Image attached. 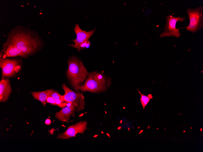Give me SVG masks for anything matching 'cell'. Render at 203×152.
<instances>
[{
	"instance_id": "1",
	"label": "cell",
	"mask_w": 203,
	"mask_h": 152,
	"mask_svg": "<svg viewBox=\"0 0 203 152\" xmlns=\"http://www.w3.org/2000/svg\"><path fill=\"white\" fill-rule=\"evenodd\" d=\"M6 42L20 50L26 57L35 52L40 43L37 35L21 26H18L11 31Z\"/></svg>"
},
{
	"instance_id": "2",
	"label": "cell",
	"mask_w": 203,
	"mask_h": 152,
	"mask_svg": "<svg viewBox=\"0 0 203 152\" xmlns=\"http://www.w3.org/2000/svg\"><path fill=\"white\" fill-rule=\"evenodd\" d=\"M67 76L72 86L76 91L87 76L88 73L83 62L77 57L73 56L69 59Z\"/></svg>"
},
{
	"instance_id": "3",
	"label": "cell",
	"mask_w": 203,
	"mask_h": 152,
	"mask_svg": "<svg viewBox=\"0 0 203 152\" xmlns=\"http://www.w3.org/2000/svg\"><path fill=\"white\" fill-rule=\"evenodd\" d=\"M186 12L189 20V25L185 27L188 31L195 33L203 28V7L201 6L194 8H187Z\"/></svg>"
},
{
	"instance_id": "4",
	"label": "cell",
	"mask_w": 203,
	"mask_h": 152,
	"mask_svg": "<svg viewBox=\"0 0 203 152\" xmlns=\"http://www.w3.org/2000/svg\"><path fill=\"white\" fill-rule=\"evenodd\" d=\"M65 93L61 96V98L66 103H70L76 107V111L79 112L84 108L85 105L84 98L83 94L76 93L67 87L65 83L62 85Z\"/></svg>"
},
{
	"instance_id": "5",
	"label": "cell",
	"mask_w": 203,
	"mask_h": 152,
	"mask_svg": "<svg viewBox=\"0 0 203 152\" xmlns=\"http://www.w3.org/2000/svg\"><path fill=\"white\" fill-rule=\"evenodd\" d=\"M0 66L2 69V79L12 76L20 69L21 67L16 59L3 57V53H0Z\"/></svg>"
},
{
	"instance_id": "6",
	"label": "cell",
	"mask_w": 203,
	"mask_h": 152,
	"mask_svg": "<svg viewBox=\"0 0 203 152\" xmlns=\"http://www.w3.org/2000/svg\"><path fill=\"white\" fill-rule=\"evenodd\" d=\"M181 17H175L171 15L166 16V24L162 32L160 35V37L172 36L178 38L181 34L179 31L180 28L177 29L176 25L177 22H183L186 19Z\"/></svg>"
},
{
	"instance_id": "7",
	"label": "cell",
	"mask_w": 203,
	"mask_h": 152,
	"mask_svg": "<svg viewBox=\"0 0 203 152\" xmlns=\"http://www.w3.org/2000/svg\"><path fill=\"white\" fill-rule=\"evenodd\" d=\"M109 85L98 80L95 77L93 73H89L85 82L79 87V90L82 92H99L106 90Z\"/></svg>"
},
{
	"instance_id": "8",
	"label": "cell",
	"mask_w": 203,
	"mask_h": 152,
	"mask_svg": "<svg viewBox=\"0 0 203 152\" xmlns=\"http://www.w3.org/2000/svg\"><path fill=\"white\" fill-rule=\"evenodd\" d=\"M88 122L81 121L68 127L64 132L59 134L57 138L63 139H67L72 137H75L78 133L83 134L87 129Z\"/></svg>"
},
{
	"instance_id": "9",
	"label": "cell",
	"mask_w": 203,
	"mask_h": 152,
	"mask_svg": "<svg viewBox=\"0 0 203 152\" xmlns=\"http://www.w3.org/2000/svg\"><path fill=\"white\" fill-rule=\"evenodd\" d=\"M3 54V57H11L20 56L26 58L24 54L15 46L7 42L3 45V48L1 51Z\"/></svg>"
},
{
	"instance_id": "10",
	"label": "cell",
	"mask_w": 203,
	"mask_h": 152,
	"mask_svg": "<svg viewBox=\"0 0 203 152\" xmlns=\"http://www.w3.org/2000/svg\"><path fill=\"white\" fill-rule=\"evenodd\" d=\"M75 110L76 107L74 106L65 107L56 113L55 117L62 122L68 123L70 121L71 116L75 117Z\"/></svg>"
},
{
	"instance_id": "11",
	"label": "cell",
	"mask_w": 203,
	"mask_h": 152,
	"mask_svg": "<svg viewBox=\"0 0 203 152\" xmlns=\"http://www.w3.org/2000/svg\"><path fill=\"white\" fill-rule=\"evenodd\" d=\"M12 92L9 80L2 79L0 82V102H5L7 101Z\"/></svg>"
},
{
	"instance_id": "12",
	"label": "cell",
	"mask_w": 203,
	"mask_h": 152,
	"mask_svg": "<svg viewBox=\"0 0 203 152\" xmlns=\"http://www.w3.org/2000/svg\"><path fill=\"white\" fill-rule=\"evenodd\" d=\"M74 31L76 35V38L73 40L75 44H77L88 40L95 31V29L90 31L86 32L82 30L80 28L78 24H76L74 28Z\"/></svg>"
},
{
	"instance_id": "13",
	"label": "cell",
	"mask_w": 203,
	"mask_h": 152,
	"mask_svg": "<svg viewBox=\"0 0 203 152\" xmlns=\"http://www.w3.org/2000/svg\"><path fill=\"white\" fill-rule=\"evenodd\" d=\"M53 91V89H51L42 91L31 92V93L34 99L40 101L45 106L47 103V97L51 96Z\"/></svg>"
},
{
	"instance_id": "14",
	"label": "cell",
	"mask_w": 203,
	"mask_h": 152,
	"mask_svg": "<svg viewBox=\"0 0 203 152\" xmlns=\"http://www.w3.org/2000/svg\"><path fill=\"white\" fill-rule=\"evenodd\" d=\"M69 45L73 47L77 48L78 51H80L84 49L88 48L91 45V44L90 41L88 40L80 43L70 44Z\"/></svg>"
},
{
	"instance_id": "15",
	"label": "cell",
	"mask_w": 203,
	"mask_h": 152,
	"mask_svg": "<svg viewBox=\"0 0 203 152\" xmlns=\"http://www.w3.org/2000/svg\"><path fill=\"white\" fill-rule=\"evenodd\" d=\"M138 91L141 96L140 98L141 103L143 106V109L144 110L145 107L149 103L150 100L152 98V97L151 94H150L148 96H147L142 94L138 90Z\"/></svg>"
},
{
	"instance_id": "16",
	"label": "cell",
	"mask_w": 203,
	"mask_h": 152,
	"mask_svg": "<svg viewBox=\"0 0 203 152\" xmlns=\"http://www.w3.org/2000/svg\"><path fill=\"white\" fill-rule=\"evenodd\" d=\"M61 95L58 92L53 91L50 96H52L55 100H64L61 98Z\"/></svg>"
},
{
	"instance_id": "17",
	"label": "cell",
	"mask_w": 203,
	"mask_h": 152,
	"mask_svg": "<svg viewBox=\"0 0 203 152\" xmlns=\"http://www.w3.org/2000/svg\"><path fill=\"white\" fill-rule=\"evenodd\" d=\"M47 103H49L51 105H57L55 99L51 96L48 97L46 99Z\"/></svg>"
},
{
	"instance_id": "18",
	"label": "cell",
	"mask_w": 203,
	"mask_h": 152,
	"mask_svg": "<svg viewBox=\"0 0 203 152\" xmlns=\"http://www.w3.org/2000/svg\"><path fill=\"white\" fill-rule=\"evenodd\" d=\"M51 123V121L50 120V119H47L45 121V123L46 125H50V124Z\"/></svg>"
},
{
	"instance_id": "19",
	"label": "cell",
	"mask_w": 203,
	"mask_h": 152,
	"mask_svg": "<svg viewBox=\"0 0 203 152\" xmlns=\"http://www.w3.org/2000/svg\"><path fill=\"white\" fill-rule=\"evenodd\" d=\"M120 128H121V127H120V128H119V127L118 129H120Z\"/></svg>"
}]
</instances>
